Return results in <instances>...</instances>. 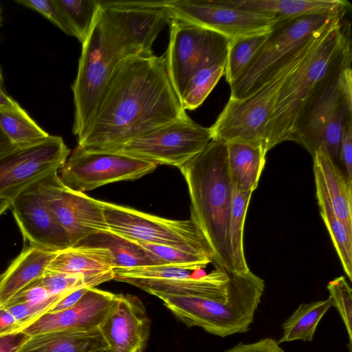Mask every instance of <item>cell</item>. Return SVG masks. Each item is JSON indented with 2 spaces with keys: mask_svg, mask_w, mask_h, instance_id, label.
<instances>
[{
  "mask_svg": "<svg viewBox=\"0 0 352 352\" xmlns=\"http://www.w3.org/2000/svg\"><path fill=\"white\" fill-rule=\"evenodd\" d=\"M186 115L165 56H131L118 65L77 146L108 151Z\"/></svg>",
  "mask_w": 352,
  "mask_h": 352,
  "instance_id": "6da1fadb",
  "label": "cell"
},
{
  "mask_svg": "<svg viewBox=\"0 0 352 352\" xmlns=\"http://www.w3.org/2000/svg\"><path fill=\"white\" fill-rule=\"evenodd\" d=\"M190 198V219L202 233L216 267L234 271L230 239L233 186L228 168L226 143L212 140L179 168Z\"/></svg>",
  "mask_w": 352,
  "mask_h": 352,
  "instance_id": "7a4b0ae2",
  "label": "cell"
},
{
  "mask_svg": "<svg viewBox=\"0 0 352 352\" xmlns=\"http://www.w3.org/2000/svg\"><path fill=\"white\" fill-rule=\"evenodd\" d=\"M351 24L345 16L327 27L311 52L282 86L266 126L264 151L289 141L298 115L318 82L352 53Z\"/></svg>",
  "mask_w": 352,
  "mask_h": 352,
  "instance_id": "3957f363",
  "label": "cell"
},
{
  "mask_svg": "<svg viewBox=\"0 0 352 352\" xmlns=\"http://www.w3.org/2000/svg\"><path fill=\"white\" fill-rule=\"evenodd\" d=\"M264 289V280L250 270L230 272L228 293L223 298L174 295L158 298L188 327H199L224 338L249 330Z\"/></svg>",
  "mask_w": 352,
  "mask_h": 352,
  "instance_id": "277c9868",
  "label": "cell"
},
{
  "mask_svg": "<svg viewBox=\"0 0 352 352\" xmlns=\"http://www.w3.org/2000/svg\"><path fill=\"white\" fill-rule=\"evenodd\" d=\"M326 28L297 47L278 72L252 95L241 100L229 98L210 127L212 140L226 143L245 142L264 151L265 128L282 86L316 45Z\"/></svg>",
  "mask_w": 352,
  "mask_h": 352,
  "instance_id": "5b68a950",
  "label": "cell"
},
{
  "mask_svg": "<svg viewBox=\"0 0 352 352\" xmlns=\"http://www.w3.org/2000/svg\"><path fill=\"white\" fill-rule=\"evenodd\" d=\"M126 58L108 35L100 8L82 43L77 75L72 85L74 104L72 131L77 139L93 119L118 65Z\"/></svg>",
  "mask_w": 352,
  "mask_h": 352,
  "instance_id": "8992f818",
  "label": "cell"
},
{
  "mask_svg": "<svg viewBox=\"0 0 352 352\" xmlns=\"http://www.w3.org/2000/svg\"><path fill=\"white\" fill-rule=\"evenodd\" d=\"M345 15L317 14L276 23L266 41L230 84V98L241 100L252 95L278 72L294 50Z\"/></svg>",
  "mask_w": 352,
  "mask_h": 352,
  "instance_id": "52a82bcc",
  "label": "cell"
},
{
  "mask_svg": "<svg viewBox=\"0 0 352 352\" xmlns=\"http://www.w3.org/2000/svg\"><path fill=\"white\" fill-rule=\"evenodd\" d=\"M102 204L105 221L113 232L132 241L168 245L214 258L208 243L190 219H168L116 204L103 201Z\"/></svg>",
  "mask_w": 352,
  "mask_h": 352,
  "instance_id": "ba28073f",
  "label": "cell"
},
{
  "mask_svg": "<svg viewBox=\"0 0 352 352\" xmlns=\"http://www.w3.org/2000/svg\"><path fill=\"white\" fill-rule=\"evenodd\" d=\"M166 66L174 89L181 100L192 76L201 69L226 64L229 39L223 35L171 19Z\"/></svg>",
  "mask_w": 352,
  "mask_h": 352,
  "instance_id": "9c48e42d",
  "label": "cell"
},
{
  "mask_svg": "<svg viewBox=\"0 0 352 352\" xmlns=\"http://www.w3.org/2000/svg\"><path fill=\"white\" fill-rule=\"evenodd\" d=\"M212 140L210 127L199 125L186 115L107 151L125 154L157 166L179 168Z\"/></svg>",
  "mask_w": 352,
  "mask_h": 352,
  "instance_id": "30bf717a",
  "label": "cell"
},
{
  "mask_svg": "<svg viewBox=\"0 0 352 352\" xmlns=\"http://www.w3.org/2000/svg\"><path fill=\"white\" fill-rule=\"evenodd\" d=\"M352 53L333 67L304 102L289 141L305 148L313 156L319 149L323 130L344 104H352Z\"/></svg>",
  "mask_w": 352,
  "mask_h": 352,
  "instance_id": "8fae6325",
  "label": "cell"
},
{
  "mask_svg": "<svg viewBox=\"0 0 352 352\" xmlns=\"http://www.w3.org/2000/svg\"><path fill=\"white\" fill-rule=\"evenodd\" d=\"M166 1H100L107 26L130 56L153 54L152 45L171 20Z\"/></svg>",
  "mask_w": 352,
  "mask_h": 352,
  "instance_id": "7c38bea8",
  "label": "cell"
},
{
  "mask_svg": "<svg viewBox=\"0 0 352 352\" xmlns=\"http://www.w3.org/2000/svg\"><path fill=\"white\" fill-rule=\"evenodd\" d=\"M157 167L125 154L77 146L60 169L59 177L72 190L85 192L113 182L139 179Z\"/></svg>",
  "mask_w": 352,
  "mask_h": 352,
  "instance_id": "4fadbf2b",
  "label": "cell"
},
{
  "mask_svg": "<svg viewBox=\"0 0 352 352\" xmlns=\"http://www.w3.org/2000/svg\"><path fill=\"white\" fill-rule=\"evenodd\" d=\"M70 155L60 136L15 146L0 155V197L10 199L32 183L58 171Z\"/></svg>",
  "mask_w": 352,
  "mask_h": 352,
  "instance_id": "5bb4252c",
  "label": "cell"
},
{
  "mask_svg": "<svg viewBox=\"0 0 352 352\" xmlns=\"http://www.w3.org/2000/svg\"><path fill=\"white\" fill-rule=\"evenodd\" d=\"M171 19L216 32L229 39L270 31L274 16L234 8L225 0H168Z\"/></svg>",
  "mask_w": 352,
  "mask_h": 352,
  "instance_id": "9a60e30c",
  "label": "cell"
},
{
  "mask_svg": "<svg viewBox=\"0 0 352 352\" xmlns=\"http://www.w3.org/2000/svg\"><path fill=\"white\" fill-rule=\"evenodd\" d=\"M43 198L65 231L71 247L88 236L109 230L102 201L66 186L54 171L38 180Z\"/></svg>",
  "mask_w": 352,
  "mask_h": 352,
  "instance_id": "2e32d148",
  "label": "cell"
},
{
  "mask_svg": "<svg viewBox=\"0 0 352 352\" xmlns=\"http://www.w3.org/2000/svg\"><path fill=\"white\" fill-rule=\"evenodd\" d=\"M10 208L30 245L53 252L71 247L65 231L42 195L38 180L13 198Z\"/></svg>",
  "mask_w": 352,
  "mask_h": 352,
  "instance_id": "e0dca14e",
  "label": "cell"
},
{
  "mask_svg": "<svg viewBox=\"0 0 352 352\" xmlns=\"http://www.w3.org/2000/svg\"><path fill=\"white\" fill-rule=\"evenodd\" d=\"M151 320L142 300L131 294H118L98 329L112 352H143L147 345Z\"/></svg>",
  "mask_w": 352,
  "mask_h": 352,
  "instance_id": "ac0fdd59",
  "label": "cell"
},
{
  "mask_svg": "<svg viewBox=\"0 0 352 352\" xmlns=\"http://www.w3.org/2000/svg\"><path fill=\"white\" fill-rule=\"evenodd\" d=\"M117 298L118 294L89 288L72 307L57 312H47L22 330L32 336L54 331L98 329Z\"/></svg>",
  "mask_w": 352,
  "mask_h": 352,
  "instance_id": "d6986e66",
  "label": "cell"
},
{
  "mask_svg": "<svg viewBox=\"0 0 352 352\" xmlns=\"http://www.w3.org/2000/svg\"><path fill=\"white\" fill-rule=\"evenodd\" d=\"M230 272L216 267L201 278L181 277L166 280H131L126 283L157 297L187 296L223 298L228 292Z\"/></svg>",
  "mask_w": 352,
  "mask_h": 352,
  "instance_id": "ffe728a7",
  "label": "cell"
},
{
  "mask_svg": "<svg viewBox=\"0 0 352 352\" xmlns=\"http://www.w3.org/2000/svg\"><path fill=\"white\" fill-rule=\"evenodd\" d=\"M114 264L107 249L76 245L56 252L47 270L80 275L99 285L114 278Z\"/></svg>",
  "mask_w": 352,
  "mask_h": 352,
  "instance_id": "44dd1931",
  "label": "cell"
},
{
  "mask_svg": "<svg viewBox=\"0 0 352 352\" xmlns=\"http://www.w3.org/2000/svg\"><path fill=\"white\" fill-rule=\"evenodd\" d=\"M234 8L274 16L279 21L317 14H346L351 4L345 0H226Z\"/></svg>",
  "mask_w": 352,
  "mask_h": 352,
  "instance_id": "7402d4cb",
  "label": "cell"
},
{
  "mask_svg": "<svg viewBox=\"0 0 352 352\" xmlns=\"http://www.w3.org/2000/svg\"><path fill=\"white\" fill-rule=\"evenodd\" d=\"M56 252L29 245L10 263L0 277V307L33 281L41 278Z\"/></svg>",
  "mask_w": 352,
  "mask_h": 352,
  "instance_id": "603a6c76",
  "label": "cell"
},
{
  "mask_svg": "<svg viewBox=\"0 0 352 352\" xmlns=\"http://www.w3.org/2000/svg\"><path fill=\"white\" fill-rule=\"evenodd\" d=\"M312 157L335 214L352 234V181L325 151L318 149Z\"/></svg>",
  "mask_w": 352,
  "mask_h": 352,
  "instance_id": "cb8c5ba5",
  "label": "cell"
},
{
  "mask_svg": "<svg viewBox=\"0 0 352 352\" xmlns=\"http://www.w3.org/2000/svg\"><path fill=\"white\" fill-rule=\"evenodd\" d=\"M107 346L99 330H61L34 335L18 352H94Z\"/></svg>",
  "mask_w": 352,
  "mask_h": 352,
  "instance_id": "d4e9b609",
  "label": "cell"
},
{
  "mask_svg": "<svg viewBox=\"0 0 352 352\" xmlns=\"http://www.w3.org/2000/svg\"><path fill=\"white\" fill-rule=\"evenodd\" d=\"M228 168L233 188L254 192L265 164L261 146L241 141L226 142Z\"/></svg>",
  "mask_w": 352,
  "mask_h": 352,
  "instance_id": "484cf974",
  "label": "cell"
},
{
  "mask_svg": "<svg viewBox=\"0 0 352 352\" xmlns=\"http://www.w3.org/2000/svg\"><path fill=\"white\" fill-rule=\"evenodd\" d=\"M76 245L107 249L113 258L114 269L155 266L148 254L137 242L110 230L96 232Z\"/></svg>",
  "mask_w": 352,
  "mask_h": 352,
  "instance_id": "4316f807",
  "label": "cell"
},
{
  "mask_svg": "<svg viewBox=\"0 0 352 352\" xmlns=\"http://www.w3.org/2000/svg\"><path fill=\"white\" fill-rule=\"evenodd\" d=\"M316 195L321 217L327 227L343 270L352 280V234L335 214L320 175L314 171Z\"/></svg>",
  "mask_w": 352,
  "mask_h": 352,
  "instance_id": "83f0119b",
  "label": "cell"
},
{
  "mask_svg": "<svg viewBox=\"0 0 352 352\" xmlns=\"http://www.w3.org/2000/svg\"><path fill=\"white\" fill-rule=\"evenodd\" d=\"M333 307V300L327 299L301 303L283 323V336L278 344L295 340L311 342L323 316Z\"/></svg>",
  "mask_w": 352,
  "mask_h": 352,
  "instance_id": "f1b7e54d",
  "label": "cell"
},
{
  "mask_svg": "<svg viewBox=\"0 0 352 352\" xmlns=\"http://www.w3.org/2000/svg\"><path fill=\"white\" fill-rule=\"evenodd\" d=\"M0 128L16 146L34 143L50 135L21 106L14 109H0Z\"/></svg>",
  "mask_w": 352,
  "mask_h": 352,
  "instance_id": "f546056e",
  "label": "cell"
},
{
  "mask_svg": "<svg viewBox=\"0 0 352 352\" xmlns=\"http://www.w3.org/2000/svg\"><path fill=\"white\" fill-rule=\"evenodd\" d=\"M252 192L239 191L233 188V198L229 224V239L234 271L244 273L250 270L243 248L245 219Z\"/></svg>",
  "mask_w": 352,
  "mask_h": 352,
  "instance_id": "4dcf8cb0",
  "label": "cell"
},
{
  "mask_svg": "<svg viewBox=\"0 0 352 352\" xmlns=\"http://www.w3.org/2000/svg\"><path fill=\"white\" fill-rule=\"evenodd\" d=\"M270 31L241 36L230 41L224 74L229 85L243 70L258 49L266 41Z\"/></svg>",
  "mask_w": 352,
  "mask_h": 352,
  "instance_id": "1f68e13d",
  "label": "cell"
},
{
  "mask_svg": "<svg viewBox=\"0 0 352 352\" xmlns=\"http://www.w3.org/2000/svg\"><path fill=\"white\" fill-rule=\"evenodd\" d=\"M135 242L146 251L155 263V266L173 265L195 270L199 267L204 268L208 263H214L213 257L204 254L189 252L168 245Z\"/></svg>",
  "mask_w": 352,
  "mask_h": 352,
  "instance_id": "d6a6232c",
  "label": "cell"
},
{
  "mask_svg": "<svg viewBox=\"0 0 352 352\" xmlns=\"http://www.w3.org/2000/svg\"><path fill=\"white\" fill-rule=\"evenodd\" d=\"M225 67V64L206 67L192 76L181 98L185 111L194 110L204 102L224 75Z\"/></svg>",
  "mask_w": 352,
  "mask_h": 352,
  "instance_id": "836d02e7",
  "label": "cell"
},
{
  "mask_svg": "<svg viewBox=\"0 0 352 352\" xmlns=\"http://www.w3.org/2000/svg\"><path fill=\"white\" fill-rule=\"evenodd\" d=\"M72 27L75 37L82 43L100 8L97 0H56Z\"/></svg>",
  "mask_w": 352,
  "mask_h": 352,
  "instance_id": "e575fe53",
  "label": "cell"
},
{
  "mask_svg": "<svg viewBox=\"0 0 352 352\" xmlns=\"http://www.w3.org/2000/svg\"><path fill=\"white\" fill-rule=\"evenodd\" d=\"M352 120V104H342L327 123L319 149L325 151L338 164L340 146L346 123Z\"/></svg>",
  "mask_w": 352,
  "mask_h": 352,
  "instance_id": "d590c367",
  "label": "cell"
},
{
  "mask_svg": "<svg viewBox=\"0 0 352 352\" xmlns=\"http://www.w3.org/2000/svg\"><path fill=\"white\" fill-rule=\"evenodd\" d=\"M327 288L329 297L338 311L346 330L349 338V349L352 346V290L343 276H338L329 281Z\"/></svg>",
  "mask_w": 352,
  "mask_h": 352,
  "instance_id": "8d00e7d4",
  "label": "cell"
},
{
  "mask_svg": "<svg viewBox=\"0 0 352 352\" xmlns=\"http://www.w3.org/2000/svg\"><path fill=\"white\" fill-rule=\"evenodd\" d=\"M33 282L43 287L50 296L60 295L79 287H96L99 285L83 276L49 270Z\"/></svg>",
  "mask_w": 352,
  "mask_h": 352,
  "instance_id": "74e56055",
  "label": "cell"
},
{
  "mask_svg": "<svg viewBox=\"0 0 352 352\" xmlns=\"http://www.w3.org/2000/svg\"><path fill=\"white\" fill-rule=\"evenodd\" d=\"M67 292L60 295L51 296L41 301L19 304L5 308L13 315L22 330L42 315L50 311L54 305Z\"/></svg>",
  "mask_w": 352,
  "mask_h": 352,
  "instance_id": "f35d334b",
  "label": "cell"
},
{
  "mask_svg": "<svg viewBox=\"0 0 352 352\" xmlns=\"http://www.w3.org/2000/svg\"><path fill=\"white\" fill-rule=\"evenodd\" d=\"M15 2L39 12L65 34L75 37L72 27L56 0H16Z\"/></svg>",
  "mask_w": 352,
  "mask_h": 352,
  "instance_id": "ab89813d",
  "label": "cell"
},
{
  "mask_svg": "<svg viewBox=\"0 0 352 352\" xmlns=\"http://www.w3.org/2000/svg\"><path fill=\"white\" fill-rule=\"evenodd\" d=\"M50 297L51 296L43 287L32 282L13 296L3 307L38 302Z\"/></svg>",
  "mask_w": 352,
  "mask_h": 352,
  "instance_id": "60d3db41",
  "label": "cell"
},
{
  "mask_svg": "<svg viewBox=\"0 0 352 352\" xmlns=\"http://www.w3.org/2000/svg\"><path fill=\"white\" fill-rule=\"evenodd\" d=\"M339 162L344 167V173L352 181V120L345 126L340 151Z\"/></svg>",
  "mask_w": 352,
  "mask_h": 352,
  "instance_id": "b9f144b4",
  "label": "cell"
},
{
  "mask_svg": "<svg viewBox=\"0 0 352 352\" xmlns=\"http://www.w3.org/2000/svg\"><path fill=\"white\" fill-rule=\"evenodd\" d=\"M224 352H285L277 341L271 338L261 339L255 342H239Z\"/></svg>",
  "mask_w": 352,
  "mask_h": 352,
  "instance_id": "7bdbcfd3",
  "label": "cell"
},
{
  "mask_svg": "<svg viewBox=\"0 0 352 352\" xmlns=\"http://www.w3.org/2000/svg\"><path fill=\"white\" fill-rule=\"evenodd\" d=\"M30 337L23 330L0 336V352H18Z\"/></svg>",
  "mask_w": 352,
  "mask_h": 352,
  "instance_id": "ee69618b",
  "label": "cell"
},
{
  "mask_svg": "<svg viewBox=\"0 0 352 352\" xmlns=\"http://www.w3.org/2000/svg\"><path fill=\"white\" fill-rule=\"evenodd\" d=\"M91 287H79L67 292L48 312H57L74 305Z\"/></svg>",
  "mask_w": 352,
  "mask_h": 352,
  "instance_id": "f6af8a7d",
  "label": "cell"
},
{
  "mask_svg": "<svg viewBox=\"0 0 352 352\" xmlns=\"http://www.w3.org/2000/svg\"><path fill=\"white\" fill-rule=\"evenodd\" d=\"M21 330L13 315L5 307H0V336Z\"/></svg>",
  "mask_w": 352,
  "mask_h": 352,
  "instance_id": "bcb514c9",
  "label": "cell"
},
{
  "mask_svg": "<svg viewBox=\"0 0 352 352\" xmlns=\"http://www.w3.org/2000/svg\"><path fill=\"white\" fill-rule=\"evenodd\" d=\"M2 75L0 74V109H14L20 105L3 90Z\"/></svg>",
  "mask_w": 352,
  "mask_h": 352,
  "instance_id": "7dc6e473",
  "label": "cell"
},
{
  "mask_svg": "<svg viewBox=\"0 0 352 352\" xmlns=\"http://www.w3.org/2000/svg\"><path fill=\"white\" fill-rule=\"evenodd\" d=\"M13 144L0 128V155L14 148Z\"/></svg>",
  "mask_w": 352,
  "mask_h": 352,
  "instance_id": "c3c4849f",
  "label": "cell"
},
{
  "mask_svg": "<svg viewBox=\"0 0 352 352\" xmlns=\"http://www.w3.org/2000/svg\"><path fill=\"white\" fill-rule=\"evenodd\" d=\"M11 201L8 199L0 197V216L8 209L10 208Z\"/></svg>",
  "mask_w": 352,
  "mask_h": 352,
  "instance_id": "681fc988",
  "label": "cell"
},
{
  "mask_svg": "<svg viewBox=\"0 0 352 352\" xmlns=\"http://www.w3.org/2000/svg\"><path fill=\"white\" fill-rule=\"evenodd\" d=\"M94 352H112L111 350H109L107 347L104 349H102L100 350L95 351Z\"/></svg>",
  "mask_w": 352,
  "mask_h": 352,
  "instance_id": "f907efd6",
  "label": "cell"
},
{
  "mask_svg": "<svg viewBox=\"0 0 352 352\" xmlns=\"http://www.w3.org/2000/svg\"><path fill=\"white\" fill-rule=\"evenodd\" d=\"M0 277H1V274H0Z\"/></svg>",
  "mask_w": 352,
  "mask_h": 352,
  "instance_id": "816d5d0a",
  "label": "cell"
},
{
  "mask_svg": "<svg viewBox=\"0 0 352 352\" xmlns=\"http://www.w3.org/2000/svg\"><path fill=\"white\" fill-rule=\"evenodd\" d=\"M0 71H1V69H0Z\"/></svg>",
  "mask_w": 352,
  "mask_h": 352,
  "instance_id": "f5cc1de1",
  "label": "cell"
}]
</instances>
